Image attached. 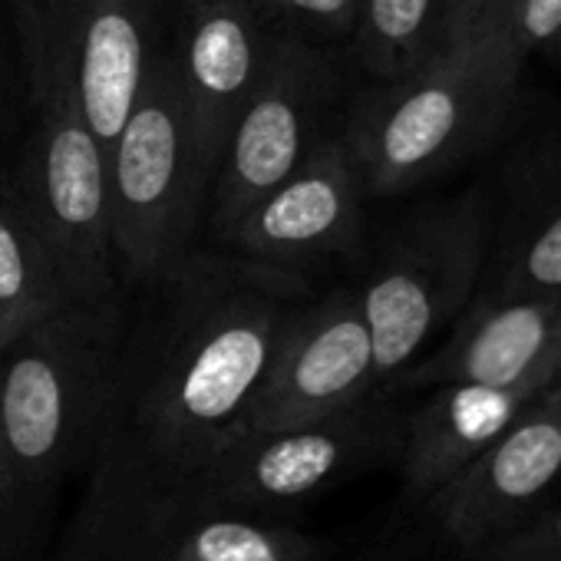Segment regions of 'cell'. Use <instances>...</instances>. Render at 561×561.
I'll use <instances>...</instances> for the list:
<instances>
[{
  "label": "cell",
  "instance_id": "obj_18",
  "mask_svg": "<svg viewBox=\"0 0 561 561\" xmlns=\"http://www.w3.org/2000/svg\"><path fill=\"white\" fill-rule=\"evenodd\" d=\"M476 298H561V198L535 208L505 238Z\"/></svg>",
  "mask_w": 561,
  "mask_h": 561
},
{
  "label": "cell",
  "instance_id": "obj_13",
  "mask_svg": "<svg viewBox=\"0 0 561 561\" xmlns=\"http://www.w3.org/2000/svg\"><path fill=\"white\" fill-rule=\"evenodd\" d=\"M561 298H476L413 380L512 387L561 374Z\"/></svg>",
  "mask_w": 561,
  "mask_h": 561
},
{
  "label": "cell",
  "instance_id": "obj_7",
  "mask_svg": "<svg viewBox=\"0 0 561 561\" xmlns=\"http://www.w3.org/2000/svg\"><path fill=\"white\" fill-rule=\"evenodd\" d=\"M344 93L334 47L277 34L271 64L241 106L211 179L205 218L221 241L234 221L285 182L328 136V116Z\"/></svg>",
  "mask_w": 561,
  "mask_h": 561
},
{
  "label": "cell",
  "instance_id": "obj_19",
  "mask_svg": "<svg viewBox=\"0 0 561 561\" xmlns=\"http://www.w3.org/2000/svg\"><path fill=\"white\" fill-rule=\"evenodd\" d=\"M561 466V410L515 426L492 453V482L499 492L522 499L538 492Z\"/></svg>",
  "mask_w": 561,
  "mask_h": 561
},
{
  "label": "cell",
  "instance_id": "obj_4",
  "mask_svg": "<svg viewBox=\"0 0 561 561\" xmlns=\"http://www.w3.org/2000/svg\"><path fill=\"white\" fill-rule=\"evenodd\" d=\"M106 165L119 280L149 291L192 254L215 179L169 47L156 54L126 123L106 146Z\"/></svg>",
  "mask_w": 561,
  "mask_h": 561
},
{
  "label": "cell",
  "instance_id": "obj_8",
  "mask_svg": "<svg viewBox=\"0 0 561 561\" xmlns=\"http://www.w3.org/2000/svg\"><path fill=\"white\" fill-rule=\"evenodd\" d=\"M390 436L393 423L367 400L321 420L238 433L169 499L285 518L288 508L367 466Z\"/></svg>",
  "mask_w": 561,
  "mask_h": 561
},
{
  "label": "cell",
  "instance_id": "obj_6",
  "mask_svg": "<svg viewBox=\"0 0 561 561\" xmlns=\"http://www.w3.org/2000/svg\"><path fill=\"white\" fill-rule=\"evenodd\" d=\"M485 254L479 192L430 205L390 234L357 291L374 337L377 387L403 374L466 311L485 274Z\"/></svg>",
  "mask_w": 561,
  "mask_h": 561
},
{
  "label": "cell",
  "instance_id": "obj_25",
  "mask_svg": "<svg viewBox=\"0 0 561 561\" xmlns=\"http://www.w3.org/2000/svg\"><path fill=\"white\" fill-rule=\"evenodd\" d=\"M558 318H561V308H558Z\"/></svg>",
  "mask_w": 561,
  "mask_h": 561
},
{
  "label": "cell",
  "instance_id": "obj_20",
  "mask_svg": "<svg viewBox=\"0 0 561 561\" xmlns=\"http://www.w3.org/2000/svg\"><path fill=\"white\" fill-rule=\"evenodd\" d=\"M34 106L50 93L73 0H8Z\"/></svg>",
  "mask_w": 561,
  "mask_h": 561
},
{
  "label": "cell",
  "instance_id": "obj_2",
  "mask_svg": "<svg viewBox=\"0 0 561 561\" xmlns=\"http://www.w3.org/2000/svg\"><path fill=\"white\" fill-rule=\"evenodd\" d=\"M126 321L119 295L67 305L0 351L4 436L24 512L44 545L64 485L90 462Z\"/></svg>",
  "mask_w": 561,
  "mask_h": 561
},
{
  "label": "cell",
  "instance_id": "obj_5",
  "mask_svg": "<svg viewBox=\"0 0 561 561\" xmlns=\"http://www.w3.org/2000/svg\"><path fill=\"white\" fill-rule=\"evenodd\" d=\"M4 195L34 228L77 305L119 295L106 146L83 123L64 77H54L37 103V126Z\"/></svg>",
  "mask_w": 561,
  "mask_h": 561
},
{
  "label": "cell",
  "instance_id": "obj_11",
  "mask_svg": "<svg viewBox=\"0 0 561 561\" xmlns=\"http://www.w3.org/2000/svg\"><path fill=\"white\" fill-rule=\"evenodd\" d=\"M274 44L277 31L251 0H172L165 47L211 169H218L221 146L264 77Z\"/></svg>",
  "mask_w": 561,
  "mask_h": 561
},
{
  "label": "cell",
  "instance_id": "obj_14",
  "mask_svg": "<svg viewBox=\"0 0 561 561\" xmlns=\"http://www.w3.org/2000/svg\"><path fill=\"white\" fill-rule=\"evenodd\" d=\"M110 561H328V545L274 515L165 499L126 528Z\"/></svg>",
  "mask_w": 561,
  "mask_h": 561
},
{
  "label": "cell",
  "instance_id": "obj_9",
  "mask_svg": "<svg viewBox=\"0 0 561 561\" xmlns=\"http://www.w3.org/2000/svg\"><path fill=\"white\" fill-rule=\"evenodd\" d=\"M374 390V337L357 291L311 295L280 337L238 433L321 420L370 400Z\"/></svg>",
  "mask_w": 561,
  "mask_h": 561
},
{
  "label": "cell",
  "instance_id": "obj_22",
  "mask_svg": "<svg viewBox=\"0 0 561 561\" xmlns=\"http://www.w3.org/2000/svg\"><path fill=\"white\" fill-rule=\"evenodd\" d=\"M0 561H47V545L37 538L14 476L4 416H0Z\"/></svg>",
  "mask_w": 561,
  "mask_h": 561
},
{
  "label": "cell",
  "instance_id": "obj_17",
  "mask_svg": "<svg viewBox=\"0 0 561 561\" xmlns=\"http://www.w3.org/2000/svg\"><path fill=\"white\" fill-rule=\"evenodd\" d=\"M548 377H531L512 387L485 383H453L436 403L420 416L413 430V449L420 469H436L446 449H479L505 433L518 403L541 387Z\"/></svg>",
  "mask_w": 561,
  "mask_h": 561
},
{
  "label": "cell",
  "instance_id": "obj_12",
  "mask_svg": "<svg viewBox=\"0 0 561 561\" xmlns=\"http://www.w3.org/2000/svg\"><path fill=\"white\" fill-rule=\"evenodd\" d=\"M172 0H73L57 77L83 123L110 146L126 123L156 54L169 41Z\"/></svg>",
  "mask_w": 561,
  "mask_h": 561
},
{
  "label": "cell",
  "instance_id": "obj_16",
  "mask_svg": "<svg viewBox=\"0 0 561 561\" xmlns=\"http://www.w3.org/2000/svg\"><path fill=\"white\" fill-rule=\"evenodd\" d=\"M453 0H360L354 54L374 83L397 80L449 47Z\"/></svg>",
  "mask_w": 561,
  "mask_h": 561
},
{
  "label": "cell",
  "instance_id": "obj_3",
  "mask_svg": "<svg viewBox=\"0 0 561 561\" xmlns=\"http://www.w3.org/2000/svg\"><path fill=\"white\" fill-rule=\"evenodd\" d=\"M522 67L508 34H485L374 83L344 126L367 195H403L485 146L518 96Z\"/></svg>",
  "mask_w": 561,
  "mask_h": 561
},
{
  "label": "cell",
  "instance_id": "obj_24",
  "mask_svg": "<svg viewBox=\"0 0 561 561\" xmlns=\"http://www.w3.org/2000/svg\"><path fill=\"white\" fill-rule=\"evenodd\" d=\"M512 0H453L449 11V44L476 41L485 34H508Z\"/></svg>",
  "mask_w": 561,
  "mask_h": 561
},
{
  "label": "cell",
  "instance_id": "obj_23",
  "mask_svg": "<svg viewBox=\"0 0 561 561\" xmlns=\"http://www.w3.org/2000/svg\"><path fill=\"white\" fill-rule=\"evenodd\" d=\"M508 37L525 57H541L561 70V0H512Z\"/></svg>",
  "mask_w": 561,
  "mask_h": 561
},
{
  "label": "cell",
  "instance_id": "obj_15",
  "mask_svg": "<svg viewBox=\"0 0 561 561\" xmlns=\"http://www.w3.org/2000/svg\"><path fill=\"white\" fill-rule=\"evenodd\" d=\"M67 305L64 277L18 205L0 188V351Z\"/></svg>",
  "mask_w": 561,
  "mask_h": 561
},
{
  "label": "cell",
  "instance_id": "obj_1",
  "mask_svg": "<svg viewBox=\"0 0 561 561\" xmlns=\"http://www.w3.org/2000/svg\"><path fill=\"white\" fill-rule=\"evenodd\" d=\"M129 314L80 505L54 561H110L126 528L225 446L267 374L305 277L231 251L188 254Z\"/></svg>",
  "mask_w": 561,
  "mask_h": 561
},
{
  "label": "cell",
  "instance_id": "obj_10",
  "mask_svg": "<svg viewBox=\"0 0 561 561\" xmlns=\"http://www.w3.org/2000/svg\"><path fill=\"white\" fill-rule=\"evenodd\" d=\"M364 195V175L344 133H328L285 182L234 221L218 248L295 274L347 257L360 244Z\"/></svg>",
  "mask_w": 561,
  "mask_h": 561
},
{
  "label": "cell",
  "instance_id": "obj_21",
  "mask_svg": "<svg viewBox=\"0 0 561 561\" xmlns=\"http://www.w3.org/2000/svg\"><path fill=\"white\" fill-rule=\"evenodd\" d=\"M277 31L318 47H344L354 41L360 0H251Z\"/></svg>",
  "mask_w": 561,
  "mask_h": 561
}]
</instances>
